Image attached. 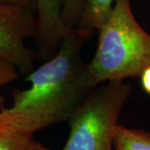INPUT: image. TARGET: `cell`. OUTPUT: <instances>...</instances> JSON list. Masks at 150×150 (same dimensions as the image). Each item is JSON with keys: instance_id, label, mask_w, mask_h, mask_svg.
I'll use <instances>...</instances> for the list:
<instances>
[{"instance_id": "cell-1", "label": "cell", "mask_w": 150, "mask_h": 150, "mask_svg": "<svg viewBox=\"0 0 150 150\" xmlns=\"http://www.w3.org/2000/svg\"><path fill=\"white\" fill-rule=\"evenodd\" d=\"M93 31L75 27L66 33L54 56L27 74V89L12 92L10 114L31 134L68 122L94 88L88 79V63L82 56Z\"/></svg>"}, {"instance_id": "cell-2", "label": "cell", "mask_w": 150, "mask_h": 150, "mask_svg": "<svg viewBox=\"0 0 150 150\" xmlns=\"http://www.w3.org/2000/svg\"><path fill=\"white\" fill-rule=\"evenodd\" d=\"M97 32L96 51L88 63L92 87L139 78L150 66V34L135 18L129 0H115L109 16Z\"/></svg>"}, {"instance_id": "cell-3", "label": "cell", "mask_w": 150, "mask_h": 150, "mask_svg": "<svg viewBox=\"0 0 150 150\" xmlns=\"http://www.w3.org/2000/svg\"><path fill=\"white\" fill-rule=\"evenodd\" d=\"M131 93L123 80L96 86L69 118V134L62 150H113L114 129Z\"/></svg>"}, {"instance_id": "cell-4", "label": "cell", "mask_w": 150, "mask_h": 150, "mask_svg": "<svg viewBox=\"0 0 150 150\" xmlns=\"http://www.w3.org/2000/svg\"><path fill=\"white\" fill-rule=\"evenodd\" d=\"M35 29L33 11L21 6L0 5V53L23 75L34 69L36 54L26 45V40L33 38Z\"/></svg>"}, {"instance_id": "cell-5", "label": "cell", "mask_w": 150, "mask_h": 150, "mask_svg": "<svg viewBox=\"0 0 150 150\" xmlns=\"http://www.w3.org/2000/svg\"><path fill=\"white\" fill-rule=\"evenodd\" d=\"M36 29L33 37L36 59L45 62L55 55L69 28L62 20L63 0H34Z\"/></svg>"}, {"instance_id": "cell-6", "label": "cell", "mask_w": 150, "mask_h": 150, "mask_svg": "<svg viewBox=\"0 0 150 150\" xmlns=\"http://www.w3.org/2000/svg\"><path fill=\"white\" fill-rule=\"evenodd\" d=\"M0 150H50L18 123L5 108L0 110Z\"/></svg>"}, {"instance_id": "cell-7", "label": "cell", "mask_w": 150, "mask_h": 150, "mask_svg": "<svg viewBox=\"0 0 150 150\" xmlns=\"http://www.w3.org/2000/svg\"><path fill=\"white\" fill-rule=\"evenodd\" d=\"M115 0H85L83 10L77 28L97 31L106 21Z\"/></svg>"}, {"instance_id": "cell-8", "label": "cell", "mask_w": 150, "mask_h": 150, "mask_svg": "<svg viewBox=\"0 0 150 150\" xmlns=\"http://www.w3.org/2000/svg\"><path fill=\"white\" fill-rule=\"evenodd\" d=\"M113 150H150V131L118 124L114 129Z\"/></svg>"}, {"instance_id": "cell-9", "label": "cell", "mask_w": 150, "mask_h": 150, "mask_svg": "<svg viewBox=\"0 0 150 150\" xmlns=\"http://www.w3.org/2000/svg\"><path fill=\"white\" fill-rule=\"evenodd\" d=\"M85 0H63L62 20L68 28H75L80 20Z\"/></svg>"}, {"instance_id": "cell-10", "label": "cell", "mask_w": 150, "mask_h": 150, "mask_svg": "<svg viewBox=\"0 0 150 150\" xmlns=\"http://www.w3.org/2000/svg\"><path fill=\"white\" fill-rule=\"evenodd\" d=\"M19 78L16 67L0 53V87L9 84Z\"/></svg>"}, {"instance_id": "cell-11", "label": "cell", "mask_w": 150, "mask_h": 150, "mask_svg": "<svg viewBox=\"0 0 150 150\" xmlns=\"http://www.w3.org/2000/svg\"><path fill=\"white\" fill-rule=\"evenodd\" d=\"M0 5H15L27 8L35 13L34 0H0Z\"/></svg>"}, {"instance_id": "cell-12", "label": "cell", "mask_w": 150, "mask_h": 150, "mask_svg": "<svg viewBox=\"0 0 150 150\" xmlns=\"http://www.w3.org/2000/svg\"><path fill=\"white\" fill-rule=\"evenodd\" d=\"M139 78L143 89L146 93L150 95V66L144 70Z\"/></svg>"}]
</instances>
